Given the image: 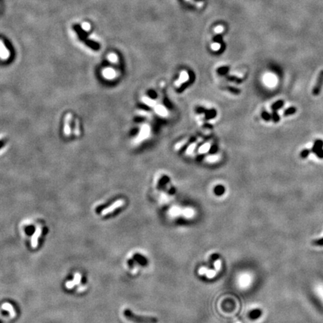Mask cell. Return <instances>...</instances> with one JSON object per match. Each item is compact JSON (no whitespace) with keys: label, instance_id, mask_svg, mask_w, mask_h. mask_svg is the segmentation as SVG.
Wrapping results in <instances>:
<instances>
[{"label":"cell","instance_id":"cell-7","mask_svg":"<svg viewBox=\"0 0 323 323\" xmlns=\"http://www.w3.org/2000/svg\"><path fill=\"white\" fill-rule=\"evenodd\" d=\"M103 74L104 77H106V79H112L115 77V70H112L111 68H106L103 70Z\"/></svg>","mask_w":323,"mask_h":323},{"label":"cell","instance_id":"cell-8","mask_svg":"<svg viewBox=\"0 0 323 323\" xmlns=\"http://www.w3.org/2000/svg\"><path fill=\"white\" fill-rule=\"evenodd\" d=\"M283 106H284V101H283V100H279L271 105V109L272 111L277 112L279 109H281V108H283Z\"/></svg>","mask_w":323,"mask_h":323},{"label":"cell","instance_id":"cell-10","mask_svg":"<svg viewBox=\"0 0 323 323\" xmlns=\"http://www.w3.org/2000/svg\"><path fill=\"white\" fill-rule=\"evenodd\" d=\"M188 79H189L188 74H187L186 71H183L180 74V79H179V80L176 82V85H179L182 84L183 82H186V81H188Z\"/></svg>","mask_w":323,"mask_h":323},{"label":"cell","instance_id":"cell-16","mask_svg":"<svg viewBox=\"0 0 323 323\" xmlns=\"http://www.w3.org/2000/svg\"><path fill=\"white\" fill-rule=\"evenodd\" d=\"M310 152H311V151H310V150H308V149H304V150H303V151H301V152L300 153V156H301V158H302V159H306V158H308V156L310 155Z\"/></svg>","mask_w":323,"mask_h":323},{"label":"cell","instance_id":"cell-19","mask_svg":"<svg viewBox=\"0 0 323 323\" xmlns=\"http://www.w3.org/2000/svg\"><path fill=\"white\" fill-rule=\"evenodd\" d=\"M313 244L316 246H323V238H321L320 239L314 240L313 242Z\"/></svg>","mask_w":323,"mask_h":323},{"label":"cell","instance_id":"cell-25","mask_svg":"<svg viewBox=\"0 0 323 323\" xmlns=\"http://www.w3.org/2000/svg\"><path fill=\"white\" fill-rule=\"evenodd\" d=\"M212 50H218L220 48V46L218 44H214L212 45Z\"/></svg>","mask_w":323,"mask_h":323},{"label":"cell","instance_id":"cell-27","mask_svg":"<svg viewBox=\"0 0 323 323\" xmlns=\"http://www.w3.org/2000/svg\"><path fill=\"white\" fill-rule=\"evenodd\" d=\"M3 143L2 142V141H0V147L3 146Z\"/></svg>","mask_w":323,"mask_h":323},{"label":"cell","instance_id":"cell-22","mask_svg":"<svg viewBox=\"0 0 323 323\" xmlns=\"http://www.w3.org/2000/svg\"><path fill=\"white\" fill-rule=\"evenodd\" d=\"M315 154H316V156L319 159H323V148L317 151Z\"/></svg>","mask_w":323,"mask_h":323},{"label":"cell","instance_id":"cell-14","mask_svg":"<svg viewBox=\"0 0 323 323\" xmlns=\"http://www.w3.org/2000/svg\"><path fill=\"white\" fill-rule=\"evenodd\" d=\"M156 111L157 113L159 114V115H162V116H165L167 115L166 109H165V108L162 106H156Z\"/></svg>","mask_w":323,"mask_h":323},{"label":"cell","instance_id":"cell-12","mask_svg":"<svg viewBox=\"0 0 323 323\" xmlns=\"http://www.w3.org/2000/svg\"><path fill=\"white\" fill-rule=\"evenodd\" d=\"M261 117L265 121L269 122L271 120V115L269 112H268L266 110H263L261 113Z\"/></svg>","mask_w":323,"mask_h":323},{"label":"cell","instance_id":"cell-20","mask_svg":"<svg viewBox=\"0 0 323 323\" xmlns=\"http://www.w3.org/2000/svg\"><path fill=\"white\" fill-rule=\"evenodd\" d=\"M143 100H144V101H145V103L148 104L149 106H154V105H155V102H153V100H151V99H148V98H147V97H145V98H144Z\"/></svg>","mask_w":323,"mask_h":323},{"label":"cell","instance_id":"cell-26","mask_svg":"<svg viewBox=\"0 0 323 323\" xmlns=\"http://www.w3.org/2000/svg\"><path fill=\"white\" fill-rule=\"evenodd\" d=\"M194 146H195V145H192V146H190V147H189V148L188 153H190V152H191V151H193V149H194Z\"/></svg>","mask_w":323,"mask_h":323},{"label":"cell","instance_id":"cell-24","mask_svg":"<svg viewBox=\"0 0 323 323\" xmlns=\"http://www.w3.org/2000/svg\"><path fill=\"white\" fill-rule=\"evenodd\" d=\"M74 134L76 135V136L79 135V123H78L77 121H76V127H75Z\"/></svg>","mask_w":323,"mask_h":323},{"label":"cell","instance_id":"cell-15","mask_svg":"<svg viewBox=\"0 0 323 323\" xmlns=\"http://www.w3.org/2000/svg\"><path fill=\"white\" fill-rule=\"evenodd\" d=\"M271 120H272L274 123H278L281 120V118H280V115H278L277 111H272V113L271 114Z\"/></svg>","mask_w":323,"mask_h":323},{"label":"cell","instance_id":"cell-23","mask_svg":"<svg viewBox=\"0 0 323 323\" xmlns=\"http://www.w3.org/2000/svg\"><path fill=\"white\" fill-rule=\"evenodd\" d=\"M82 29L85 31H89L90 29V25L88 23H85L82 24Z\"/></svg>","mask_w":323,"mask_h":323},{"label":"cell","instance_id":"cell-17","mask_svg":"<svg viewBox=\"0 0 323 323\" xmlns=\"http://www.w3.org/2000/svg\"><path fill=\"white\" fill-rule=\"evenodd\" d=\"M215 192H216V194H218V195H220V194H222L224 192V188L222 186H218L216 188Z\"/></svg>","mask_w":323,"mask_h":323},{"label":"cell","instance_id":"cell-4","mask_svg":"<svg viewBox=\"0 0 323 323\" xmlns=\"http://www.w3.org/2000/svg\"><path fill=\"white\" fill-rule=\"evenodd\" d=\"M10 57V52L7 47L5 46L3 42L0 41V58L3 61H6Z\"/></svg>","mask_w":323,"mask_h":323},{"label":"cell","instance_id":"cell-18","mask_svg":"<svg viewBox=\"0 0 323 323\" xmlns=\"http://www.w3.org/2000/svg\"><path fill=\"white\" fill-rule=\"evenodd\" d=\"M210 145L209 143H206L205 145H204L203 146L200 148V153H206V151H208V150L210 149Z\"/></svg>","mask_w":323,"mask_h":323},{"label":"cell","instance_id":"cell-11","mask_svg":"<svg viewBox=\"0 0 323 323\" xmlns=\"http://www.w3.org/2000/svg\"><path fill=\"white\" fill-rule=\"evenodd\" d=\"M296 111H297V109L295 107V106H291V107L288 108V109H287L284 112H283V115H284L285 117L293 115V114H295V112H296Z\"/></svg>","mask_w":323,"mask_h":323},{"label":"cell","instance_id":"cell-6","mask_svg":"<svg viewBox=\"0 0 323 323\" xmlns=\"http://www.w3.org/2000/svg\"><path fill=\"white\" fill-rule=\"evenodd\" d=\"M323 148V141L321 139H317L315 141V142L311 148V152L316 153L317 151Z\"/></svg>","mask_w":323,"mask_h":323},{"label":"cell","instance_id":"cell-21","mask_svg":"<svg viewBox=\"0 0 323 323\" xmlns=\"http://www.w3.org/2000/svg\"><path fill=\"white\" fill-rule=\"evenodd\" d=\"M109 59L110 62H117V56H116L115 54H113V53H112V54H110L109 56Z\"/></svg>","mask_w":323,"mask_h":323},{"label":"cell","instance_id":"cell-2","mask_svg":"<svg viewBox=\"0 0 323 323\" xmlns=\"http://www.w3.org/2000/svg\"><path fill=\"white\" fill-rule=\"evenodd\" d=\"M323 85V70H321L317 77L316 84H315L314 88H313V94L314 96H318L320 94Z\"/></svg>","mask_w":323,"mask_h":323},{"label":"cell","instance_id":"cell-9","mask_svg":"<svg viewBox=\"0 0 323 323\" xmlns=\"http://www.w3.org/2000/svg\"><path fill=\"white\" fill-rule=\"evenodd\" d=\"M262 315V311L260 309H255L249 314V317L252 320H257Z\"/></svg>","mask_w":323,"mask_h":323},{"label":"cell","instance_id":"cell-1","mask_svg":"<svg viewBox=\"0 0 323 323\" xmlns=\"http://www.w3.org/2000/svg\"><path fill=\"white\" fill-rule=\"evenodd\" d=\"M123 315L127 320L135 323H157L158 319L154 316H138L132 312L129 309H125L123 310Z\"/></svg>","mask_w":323,"mask_h":323},{"label":"cell","instance_id":"cell-5","mask_svg":"<svg viewBox=\"0 0 323 323\" xmlns=\"http://www.w3.org/2000/svg\"><path fill=\"white\" fill-rule=\"evenodd\" d=\"M123 200H118L116 202L114 203V204H112V206H110L109 207L105 209V210H103L102 213H103V215L109 214V213H110V212L115 211V210L117 208L121 207V206L123 205Z\"/></svg>","mask_w":323,"mask_h":323},{"label":"cell","instance_id":"cell-3","mask_svg":"<svg viewBox=\"0 0 323 323\" xmlns=\"http://www.w3.org/2000/svg\"><path fill=\"white\" fill-rule=\"evenodd\" d=\"M72 120L71 114H68L64 118V133L65 136H70L71 134V128H70V122Z\"/></svg>","mask_w":323,"mask_h":323},{"label":"cell","instance_id":"cell-13","mask_svg":"<svg viewBox=\"0 0 323 323\" xmlns=\"http://www.w3.org/2000/svg\"><path fill=\"white\" fill-rule=\"evenodd\" d=\"M149 135V127L147 126H145L143 127L142 130H141V133H140L139 138L140 139H145L146 138L147 135Z\"/></svg>","mask_w":323,"mask_h":323}]
</instances>
